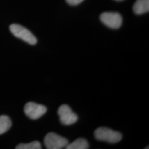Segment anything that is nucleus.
I'll use <instances>...</instances> for the list:
<instances>
[{"label": "nucleus", "mask_w": 149, "mask_h": 149, "mask_svg": "<svg viewBox=\"0 0 149 149\" xmlns=\"http://www.w3.org/2000/svg\"><path fill=\"white\" fill-rule=\"evenodd\" d=\"M115 1H123V0H115Z\"/></svg>", "instance_id": "12"}, {"label": "nucleus", "mask_w": 149, "mask_h": 149, "mask_svg": "<svg viewBox=\"0 0 149 149\" xmlns=\"http://www.w3.org/2000/svg\"><path fill=\"white\" fill-rule=\"evenodd\" d=\"M57 113L59 117L60 122L64 125H72L77 122V115L74 113L69 106L63 104L59 108Z\"/></svg>", "instance_id": "6"}, {"label": "nucleus", "mask_w": 149, "mask_h": 149, "mask_svg": "<svg viewBox=\"0 0 149 149\" xmlns=\"http://www.w3.org/2000/svg\"><path fill=\"white\" fill-rule=\"evenodd\" d=\"M12 126L10 119L7 115L0 116V135L5 133L10 129Z\"/></svg>", "instance_id": "9"}, {"label": "nucleus", "mask_w": 149, "mask_h": 149, "mask_svg": "<svg viewBox=\"0 0 149 149\" xmlns=\"http://www.w3.org/2000/svg\"><path fill=\"white\" fill-rule=\"evenodd\" d=\"M89 148V144L87 140L83 138H79L73 142L68 144L66 146L67 149H87Z\"/></svg>", "instance_id": "8"}, {"label": "nucleus", "mask_w": 149, "mask_h": 149, "mask_svg": "<svg viewBox=\"0 0 149 149\" xmlns=\"http://www.w3.org/2000/svg\"><path fill=\"white\" fill-rule=\"evenodd\" d=\"M16 149H41L42 145L38 141H34L29 144H20L15 147Z\"/></svg>", "instance_id": "10"}, {"label": "nucleus", "mask_w": 149, "mask_h": 149, "mask_svg": "<svg viewBox=\"0 0 149 149\" xmlns=\"http://www.w3.org/2000/svg\"><path fill=\"white\" fill-rule=\"evenodd\" d=\"M24 113L31 120H37L43 116L47 111V108L45 106L30 102L26 104L24 109Z\"/></svg>", "instance_id": "5"}, {"label": "nucleus", "mask_w": 149, "mask_h": 149, "mask_svg": "<svg viewBox=\"0 0 149 149\" xmlns=\"http://www.w3.org/2000/svg\"><path fill=\"white\" fill-rule=\"evenodd\" d=\"M10 31L14 36L21 39L30 45H35L37 44V40L35 35L29 30L19 24H11L10 26Z\"/></svg>", "instance_id": "2"}, {"label": "nucleus", "mask_w": 149, "mask_h": 149, "mask_svg": "<svg viewBox=\"0 0 149 149\" xmlns=\"http://www.w3.org/2000/svg\"><path fill=\"white\" fill-rule=\"evenodd\" d=\"M66 1L68 4L72 5V6H76L82 2L84 0H66Z\"/></svg>", "instance_id": "11"}, {"label": "nucleus", "mask_w": 149, "mask_h": 149, "mask_svg": "<svg viewBox=\"0 0 149 149\" xmlns=\"http://www.w3.org/2000/svg\"><path fill=\"white\" fill-rule=\"evenodd\" d=\"M100 20L104 25L112 29H120L122 24V17L115 12L103 13L100 15Z\"/></svg>", "instance_id": "4"}, {"label": "nucleus", "mask_w": 149, "mask_h": 149, "mask_svg": "<svg viewBox=\"0 0 149 149\" xmlns=\"http://www.w3.org/2000/svg\"><path fill=\"white\" fill-rule=\"evenodd\" d=\"M94 135L96 139L107 142L117 143L122 138V135L120 132L115 131L111 128L100 127L95 130Z\"/></svg>", "instance_id": "1"}, {"label": "nucleus", "mask_w": 149, "mask_h": 149, "mask_svg": "<svg viewBox=\"0 0 149 149\" xmlns=\"http://www.w3.org/2000/svg\"><path fill=\"white\" fill-rule=\"evenodd\" d=\"M44 143L48 149H61L66 148L68 141L55 133H49L44 137Z\"/></svg>", "instance_id": "3"}, {"label": "nucleus", "mask_w": 149, "mask_h": 149, "mask_svg": "<svg viewBox=\"0 0 149 149\" xmlns=\"http://www.w3.org/2000/svg\"><path fill=\"white\" fill-rule=\"evenodd\" d=\"M133 11L137 15L148 13L149 11V0H137L133 5Z\"/></svg>", "instance_id": "7"}]
</instances>
